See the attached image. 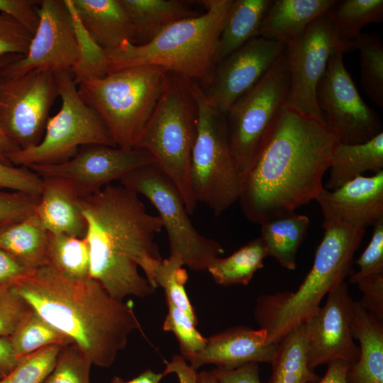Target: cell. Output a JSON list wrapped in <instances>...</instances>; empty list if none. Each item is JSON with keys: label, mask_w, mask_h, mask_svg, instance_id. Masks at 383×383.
<instances>
[{"label": "cell", "mask_w": 383, "mask_h": 383, "mask_svg": "<svg viewBox=\"0 0 383 383\" xmlns=\"http://www.w3.org/2000/svg\"><path fill=\"white\" fill-rule=\"evenodd\" d=\"M353 301L348 284L343 281L329 291L324 305L304 322L308 365L311 370L335 360L350 365L357 360L359 348L351 328Z\"/></svg>", "instance_id": "18"}, {"label": "cell", "mask_w": 383, "mask_h": 383, "mask_svg": "<svg viewBox=\"0 0 383 383\" xmlns=\"http://www.w3.org/2000/svg\"><path fill=\"white\" fill-rule=\"evenodd\" d=\"M48 240L49 233L34 213L0 227V249L28 271L47 264Z\"/></svg>", "instance_id": "25"}, {"label": "cell", "mask_w": 383, "mask_h": 383, "mask_svg": "<svg viewBox=\"0 0 383 383\" xmlns=\"http://www.w3.org/2000/svg\"><path fill=\"white\" fill-rule=\"evenodd\" d=\"M337 38L350 43L361 33L362 28L370 23L383 20L382 0L335 1L324 13Z\"/></svg>", "instance_id": "32"}, {"label": "cell", "mask_w": 383, "mask_h": 383, "mask_svg": "<svg viewBox=\"0 0 383 383\" xmlns=\"http://www.w3.org/2000/svg\"><path fill=\"white\" fill-rule=\"evenodd\" d=\"M62 347L49 345L21 357L0 383H42L52 370Z\"/></svg>", "instance_id": "38"}, {"label": "cell", "mask_w": 383, "mask_h": 383, "mask_svg": "<svg viewBox=\"0 0 383 383\" xmlns=\"http://www.w3.org/2000/svg\"><path fill=\"white\" fill-rule=\"evenodd\" d=\"M133 25L135 44H144L179 20L199 14L180 0H121Z\"/></svg>", "instance_id": "27"}, {"label": "cell", "mask_w": 383, "mask_h": 383, "mask_svg": "<svg viewBox=\"0 0 383 383\" xmlns=\"http://www.w3.org/2000/svg\"><path fill=\"white\" fill-rule=\"evenodd\" d=\"M289 84L285 49L260 82L226 115L231 152L242 177L285 106Z\"/></svg>", "instance_id": "11"}, {"label": "cell", "mask_w": 383, "mask_h": 383, "mask_svg": "<svg viewBox=\"0 0 383 383\" xmlns=\"http://www.w3.org/2000/svg\"><path fill=\"white\" fill-rule=\"evenodd\" d=\"M39 200L40 196L0 188V227L33 213Z\"/></svg>", "instance_id": "43"}, {"label": "cell", "mask_w": 383, "mask_h": 383, "mask_svg": "<svg viewBox=\"0 0 383 383\" xmlns=\"http://www.w3.org/2000/svg\"><path fill=\"white\" fill-rule=\"evenodd\" d=\"M54 74L62 100L61 108L48 118L38 144L10 155L13 166L28 167L32 165L61 163L73 157L81 147L87 145L117 147L102 118L82 99L71 72L57 71Z\"/></svg>", "instance_id": "9"}, {"label": "cell", "mask_w": 383, "mask_h": 383, "mask_svg": "<svg viewBox=\"0 0 383 383\" xmlns=\"http://www.w3.org/2000/svg\"><path fill=\"white\" fill-rule=\"evenodd\" d=\"M196 383H219L211 371L202 370L197 372Z\"/></svg>", "instance_id": "55"}, {"label": "cell", "mask_w": 383, "mask_h": 383, "mask_svg": "<svg viewBox=\"0 0 383 383\" xmlns=\"http://www.w3.org/2000/svg\"><path fill=\"white\" fill-rule=\"evenodd\" d=\"M337 143L324 122L284 106L242 177L247 219L261 225L315 200Z\"/></svg>", "instance_id": "1"}, {"label": "cell", "mask_w": 383, "mask_h": 383, "mask_svg": "<svg viewBox=\"0 0 383 383\" xmlns=\"http://www.w3.org/2000/svg\"><path fill=\"white\" fill-rule=\"evenodd\" d=\"M351 328L353 338L360 343L359 357L349 364L347 383H383V321L354 301Z\"/></svg>", "instance_id": "23"}, {"label": "cell", "mask_w": 383, "mask_h": 383, "mask_svg": "<svg viewBox=\"0 0 383 383\" xmlns=\"http://www.w3.org/2000/svg\"><path fill=\"white\" fill-rule=\"evenodd\" d=\"M267 256V248L258 237L229 256L216 258L206 270L219 285H247L255 273L264 267V259Z\"/></svg>", "instance_id": "31"}, {"label": "cell", "mask_w": 383, "mask_h": 383, "mask_svg": "<svg viewBox=\"0 0 383 383\" xmlns=\"http://www.w3.org/2000/svg\"><path fill=\"white\" fill-rule=\"evenodd\" d=\"M201 2L203 13L170 24L148 43L123 42L106 51L109 72L153 65L206 88L216 65L218 40L233 0Z\"/></svg>", "instance_id": "4"}, {"label": "cell", "mask_w": 383, "mask_h": 383, "mask_svg": "<svg viewBox=\"0 0 383 383\" xmlns=\"http://www.w3.org/2000/svg\"><path fill=\"white\" fill-rule=\"evenodd\" d=\"M167 304L168 312L163 322V331L174 335L184 358L200 352L206 345L207 338L196 330L183 311L170 301H167Z\"/></svg>", "instance_id": "40"}, {"label": "cell", "mask_w": 383, "mask_h": 383, "mask_svg": "<svg viewBox=\"0 0 383 383\" xmlns=\"http://www.w3.org/2000/svg\"><path fill=\"white\" fill-rule=\"evenodd\" d=\"M360 55L361 84L370 99L383 107V43L377 33H361L353 41Z\"/></svg>", "instance_id": "35"}, {"label": "cell", "mask_w": 383, "mask_h": 383, "mask_svg": "<svg viewBox=\"0 0 383 383\" xmlns=\"http://www.w3.org/2000/svg\"><path fill=\"white\" fill-rule=\"evenodd\" d=\"M73 21L77 42V57L70 72L77 84L101 78L109 73L106 51L89 35L77 16L71 0H65Z\"/></svg>", "instance_id": "34"}, {"label": "cell", "mask_w": 383, "mask_h": 383, "mask_svg": "<svg viewBox=\"0 0 383 383\" xmlns=\"http://www.w3.org/2000/svg\"><path fill=\"white\" fill-rule=\"evenodd\" d=\"M89 248V277L114 298L155 293L154 270L162 260L155 241L162 223L146 211L138 195L109 184L82 196Z\"/></svg>", "instance_id": "2"}, {"label": "cell", "mask_w": 383, "mask_h": 383, "mask_svg": "<svg viewBox=\"0 0 383 383\" xmlns=\"http://www.w3.org/2000/svg\"><path fill=\"white\" fill-rule=\"evenodd\" d=\"M41 318L65 335L91 360L109 367L140 329L131 302L112 296L96 280L66 278L48 265L30 270L13 283Z\"/></svg>", "instance_id": "3"}, {"label": "cell", "mask_w": 383, "mask_h": 383, "mask_svg": "<svg viewBox=\"0 0 383 383\" xmlns=\"http://www.w3.org/2000/svg\"><path fill=\"white\" fill-rule=\"evenodd\" d=\"M43 179L30 168L0 162V188L40 196Z\"/></svg>", "instance_id": "45"}, {"label": "cell", "mask_w": 383, "mask_h": 383, "mask_svg": "<svg viewBox=\"0 0 383 383\" xmlns=\"http://www.w3.org/2000/svg\"><path fill=\"white\" fill-rule=\"evenodd\" d=\"M323 377L309 383H347L346 374L349 363L343 360H335L327 365Z\"/></svg>", "instance_id": "53"}, {"label": "cell", "mask_w": 383, "mask_h": 383, "mask_svg": "<svg viewBox=\"0 0 383 383\" xmlns=\"http://www.w3.org/2000/svg\"><path fill=\"white\" fill-rule=\"evenodd\" d=\"M286 45L256 36L217 62L210 84L203 91L210 104L226 115L252 89L284 52Z\"/></svg>", "instance_id": "17"}, {"label": "cell", "mask_w": 383, "mask_h": 383, "mask_svg": "<svg viewBox=\"0 0 383 383\" xmlns=\"http://www.w3.org/2000/svg\"><path fill=\"white\" fill-rule=\"evenodd\" d=\"M182 258L170 255L162 259L156 265L153 274V286L164 289L166 300L183 311L195 326L198 319L195 311L187 296L185 284L188 279L187 270Z\"/></svg>", "instance_id": "37"}, {"label": "cell", "mask_w": 383, "mask_h": 383, "mask_svg": "<svg viewBox=\"0 0 383 383\" xmlns=\"http://www.w3.org/2000/svg\"><path fill=\"white\" fill-rule=\"evenodd\" d=\"M362 294V307L383 321V273L365 277L355 284Z\"/></svg>", "instance_id": "47"}, {"label": "cell", "mask_w": 383, "mask_h": 383, "mask_svg": "<svg viewBox=\"0 0 383 383\" xmlns=\"http://www.w3.org/2000/svg\"><path fill=\"white\" fill-rule=\"evenodd\" d=\"M164 377L162 372L157 373L148 369L128 381L120 377L115 376L111 379L110 383H161V380Z\"/></svg>", "instance_id": "54"}, {"label": "cell", "mask_w": 383, "mask_h": 383, "mask_svg": "<svg viewBox=\"0 0 383 383\" xmlns=\"http://www.w3.org/2000/svg\"><path fill=\"white\" fill-rule=\"evenodd\" d=\"M36 0H0V13L10 16L33 35L39 23Z\"/></svg>", "instance_id": "46"}, {"label": "cell", "mask_w": 383, "mask_h": 383, "mask_svg": "<svg viewBox=\"0 0 383 383\" xmlns=\"http://www.w3.org/2000/svg\"><path fill=\"white\" fill-rule=\"evenodd\" d=\"M164 376L174 374L179 383H196L197 371L181 355H174L170 361H165Z\"/></svg>", "instance_id": "49"}, {"label": "cell", "mask_w": 383, "mask_h": 383, "mask_svg": "<svg viewBox=\"0 0 383 383\" xmlns=\"http://www.w3.org/2000/svg\"><path fill=\"white\" fill-rule=\"evenodd\" d=\"M355 263L359 270L350 274L349 280L353 284L383 273V217L373 225L371 240Z\"/></svg>", "instance_id": "42"}, {"label": "cell", "mask_w": 383, "mask_h": 383, "mask_svg": "<svg viewBox=\"0 0 383 383\" xmlns=\"http://www.w3.org/2000/svg\"><path fill=\"white\" fill-rule=\"evenodd\" d=\"M219 383H262L258 364L250 363L232 370H211Z\"/></svg>", "instance_id": "48"}, {"label": "cell", "mask_w": 383, "mask_h": 383, "mask_svg": "<svg viewBox=\"0 0 383 383\" xmlns=\"http://www.w3.org/2000/svg\"><path fill=\"white\" fill-rule=\"evenodd\" d=\"M33 311L13 284L0 285V336L10 337Z\"/></svg>", "instance_id": "41"}, {"label": "cell", "mask_w": 383, "mask_h": 383, "mask_svg": "<svg viewBox=\"0 0 383 383\" xmlns=\"http://www.w3.org/2000/svg\"><path fill=\"white\" fill-rule=\"evenodd\" d=\"M271 0H233L217 48L218 62L236 50L258 33Z\"/></svg>", "instance_id": "28"}, {"label": "cell", "mask_w": 383, "mask_h": 383, "mask_svg": "<svg viewBox=\"0 0 383 383\" xmlns=\"http://www.w3.org/2000/svg\"><path fill=\"white\" fill-rule=\"evenodd\" d=\"M58 96L52 71L35 70L14 77L0 74V126L6 135L20 149L38 144Z\"/></svg>", "instance_id": "12"}, {"label": "cell", "mask_w": 383, "mask_h": 383, "mask_svg": "<svg viewBox=\"0 0 383 383\" xmlns=\"http://www.w3.org/2000/svg\"><path fill=\"white\" fill-rule=\"evenodd\" d=\"M277 345L268 342L263 328L238 326L211 335L200 352L184 359L196 371L206 365L232 370L250 363L271 364Z\"/></svg>", "instance_id": "20"}, {"label": "cell", "mask_w": 383, "mask_h": 383, "mask_svg": "<svg viewBox=\"0 0 383 383\" xmlns=\"http://www.w3.org/2000/svg\"><path fill=\"white\" fill-rule=\"evenodd\" d=\"M82 25L106 51L136 43L132 21L121 0H71Z\"/></svg>", "instance_id": "22"}, {"label": "cell", "mask_w": 383, "mask_h": 383, "mask_svg": "<svg viewBox=\"0 0 383 383\" xmlns=\"http://www.w3.org/2000/svg\"><path fill=\"white\" fill-rule=\"evenodd\" d=\"M338 50L331 57L316 90L325 123L344 144L367 142L382 132L376 112L362 99Z\"/></svg>", "instance_id": "14"}, {"label": "cell", "mask_w": 383, "mask_h": 383, "mask_svg": "<svg viewBox=\"0 0 383 383\" xmlns=\"http://www.w3.org/2000/svg\"><path fill=\"white\" fill-rule=\"evenodd\" d=\"M310 224L306 215L294 213L262 223V238L268 252L289 270L296 268V255Z\"/></svg>", "instance_id": "29"}, {"label": "cell", "mask_w": 383, "mask_h": 383, "mask_svg": "<svg viewBox=\"0 0 383 383\" xmlns=\"http://www.w3.org/2000/svg\"><path fill=\"white\" fill-rule=\"evenodd\" d=\"M330 177L325 189H336L367 171L383 170V132L359 144L335 145L331 165Z\"/></svg>", "instance_id": "26"}, {"label": "cell", "mask_w": 383, "mask_h": 383, "mask_svg": "<svg viewBox=\"0 0 383 383\" xmlns=\"http://www.w3.org/2000/svg\"><path fill=\"white\" fill-rule=\"evenodd\" d=\"M197 125L190 165L196 202L220 216L238 201L242 176L231 152L226 115L206 99L202 87L192 81Z\"/></svg>", "instance_id": "8"}, {"label": "cell", "mask_w": 383, "mask_h": 383, "mask_svg": "<svg viewBox=\"0 0 383 383\" xmlns=\"http://www.w3.org/2000/svg\"><path fill=\"white\" fill-rule=\"evenodd\" d=\"M315 200L323 228L343 225L365 229L383 217V170L358 176L334 190L323 188Z\"/></svg>", "instance_id": "19"}, {"label": "cell", "mask_w": 383, "mask_h": 383, "mask_svg": "<svg viewBox=\"0 0 383 383\" xmlns=\"http://www.w3.org/2000/svg\"><path fill=\"white\" fill-rule=\"evenodd\" d=\"M197 109L192 81L167 72L156 106L135 146L148 152L175 184L192 214L197 204L190 175Z\"/></svg>", "instance_id": "6"}, {"label": "cell", "mask_w": 383, "mask_h": 383, "mask_svg": "<svg viewBox=\"0 0 383 383\" xmlns=\"http://www.w3.org/2000/svg\"><path fill=\"white\" fill-rule=\"evenodd\" d=\"M92 363L74 344L62 347L56 363L42 383H90Z\"/></svg>", "instance_id": "39"}, {"label": "cell", "mask_w": 383, "mask_h": 383, "mask_svg": "<svg viewBox=\"0 0 383 383\" xmlns=\"http://www.w3.org/2000/svg\"><path fill=\"white\" fill-rule=\"evenodd\" d=\"M335 0H274L260 26L258 36L285 45L300 36Z\"/></svg>", "instance_id": "24"}, {"label": "cell", "mask_w": 383, "mask_h": 383, "mask_svg": "<svg viewBox=\"0 0 383 383\" xmlns=\"http://www.w3.org/2000/svg\"><path fill=\"white\" fill-rule=\"evenodd\" d=\"M9 338L19 359L49 345H60L64 347L72 344L65 335L34 311Z\"/></svg>", "instance_id": "36"}, {"label": "cell", "mask_w": 383, "mask_h": 383, "mask_svg": "<svg viewBox=\"0 0 383 383\" xmlns=\"http://www.w3.org/2000/svg\"><path fill=\"white\" fill-rule=\"evenodd\" d=\"M340 41L325 14L314 20L295 40L286 45L289 77L285 106L325 123L316 100L317 87L331 56L352 49Z\"/></svg>", "instance_id": "13"}, {"label": "cell", "mask_w": 383, "mask_h": 383, "mask_svg": "<svg viewBox=\"0 0 383 383\" xmlns=\"http://www.w3.org/2000/svg\"><path fill=\"white\" fill-rule=\"evenodd\" d=\"M324 230L312 267L299 288L257 299L254 318L260 328L266 330L270 343H278L303 323L321 306L323 296L352 273L353 257L365 229L339 225Z\"/></svg>", "instance_id": "5"}, {"label": "cell", "mask_w": 383, "mask_h": 383, "mask_svg": "<svg viewBox=\"0 0 383 383\" xmlns=\"http://www.w3.org/2000/svg\"><path fill=\"white\" fill-rule=\"evenodd\" d=\"M27 272L13 257L0 249V285L12 284Z\"/></svg>", "instance_id": "50"}, {"label": "cell", "mask_w": 383, "mask_h": 383, "mask_svg": "<svg viewBox=\"0 0 383 383\" xmlns=\"http://www.w3.org/2000/svg\"><path fill=\"white\" fill-rule=\"evenodd\" d=\"M39 23L25 55L0 68V74L20 76L35 70L70 71L77 57L71 13L65 0H42Z\"/></svg>", "instance_id": "15"}, {"label": "cell", "mask_w": 383, "mask_h": 383, "mask_svg": "<svg viewBox=\"0 0 383 383\" xmlns=\"http://www.w3.org/2000/svg\"><path fill=\"white\" fill-rule=\"evenodd\" d=\"M46 265L68 279L89 277V248L86 238L49 233Z\"/></svg>", "instance_id": "33"}, {"label": "cell", "mask_w": 383, "mask_h": 383, "mask_svg": "<svg viewBox=\"0 0 383 383\" xmlns=\"http://www.w3.org/2000/svg\"><path fill=\"white\" fill-rule=\"evenodd\" d=\"M120 182L153 204L167 234L170 255L180 257L184 265L194 271L206 270L223 252L219 243L194 228L178 189L156 162L133 170Z\"/></svg>", "instance_id": "10"}, {"label": "cell", "mask_w": 383, "mask_h": 383, "mask_svg": "<svg viewBox=\"0 0 383 383\" xmlns=\"http://www.w3.org/2000/svg\"><path fill=\"white\" fill-rule=\"evenodd\" d=\"M33 35L10 16L0 13V56L25 55Z\"/></svg>", "instance_id": "44"}, {"label": "cell", "mask_w": 383, "mask_h": 383, "mask_svg": "<svg viewBox=\"0 0 383 383\" xmlns=\"http://www.w3.org/2000/svg\"><path fill=\"white\" fill-rule=\"evenodd\" d=\"M18 361L9 338L0 336V379L9 374Z\"/></svg>", "instance_id": "52"}, {"label": "cell", "mask_w": 383, "mask_h": 383, "mask_svg": "<svg viewBox=\"0 0 383 383\" xmlns=\"http://www.w3.org/2000/svg\"><path fill=\"white\" fill-rule=\"evenodd\" d=\"M21 55H6L0 56V68L21 58ZM20 150V148L12 142L4 133L0 126V162L13 166L10 162V155Z\"/></svg>", "instance_id": "51"}, {"label": "cell", "mask_w": 383, "mask_h": 383, "mask_svg": "<svg viewBox=\"0 0 383 383\" xmlns=\"http://www.w3.org/2000/svg\"><path fill=\"white\" fill-rule=\"evenodd\" d=\"M152 162H155L153 157L141 149L92 144L81 147L65 162L28 167L42 178L60 177L70 181L84 196L99 192L113 181H120L133 170Z\"/></svg>", "instance_id": "16"}, {"label": "cell", "mask_w": 383, "mask_h": 383, "mask_svg": "<svg viewBox=\"0 0 383 383\" xmlns=\"http://www.w3.org/2000/svg\"><path fill=\"white\" fill-rule=\"evenodd\" d=\"M42 179L40 200L33 213L43 227L51 234L84 237L87 223L77 189L66 179Z\"/></svg>", "instance_id": "21"}, {"label": "cell", "mask_w": 383, "mask_h": 383, "mask_svg": "<svg viewBox=\"0 0 383 383\" xmlns=\"http://www.w3.org/2000/svg\"><path fill=\"white\" fill-rule=\"evenodd\" d=\"M269 383H309L321 378L308 365L304 323L278 343Z\"/></svg>", "instance_id": "30"}, {"label": "cell", "mask_w": 383, "mask_h": 383, "mask_svg": "<svg viewBox=\"0 0 383 383\" xmlns=\"http://www.w3.org/2000/svg\"><path fill=\"white\" fill-rule=\"evenodd\" d=\"M167 72L143 65L78 84L82 99L102 118L116 145L134 149L164 88Z\"/></svg>", "instance_id": "7"}]
</instances>
